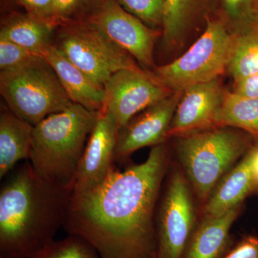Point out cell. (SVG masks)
Here are the masks:
<instances>
[{
    "label": "cell",
    "instance_id": "cell-20",
    "mask_svg": "<svg viewBox=\"0 0 258 258\" xmlns=\"http://www.w3.org/2000/svg\"><path fill=\"white\" fill-rule=\"evenodd\" d=\"M215 127L240 129L258 142V98H249L226 90Z\"/></svg>",
    "mask_w": 258,
    "mask_h": 258
},
{
    "label": "cell",
    "instance_id": "cell-3",
    "mask_svg": "<svg viewBox=\"0 0 258 258\" xmlns=\"http://www.w3.org/2000/svg\"><path fill=\"white\" fill-rule=\"evenodd\" d=\"M99 113L72 103L34 125L29 161L36 174L73 191L87 139Z\"/></svg>",
    "mask_w": 258,
    "mask_h": 258
},
{
    "label": "cell",
    "instance_id": "cell-6",
    "mask_svg": "<svg viewBox=\"0 0 258 258\" xmlns=\"http://www.w3.org/2000/svg\"><path fill=\"white\" fill-rule=\"evenodd\" d=\"M0 92L10 111L32 125L73 103L43 57L13 71H2Z\"/></svg>",
    "mask_w": 258,
    "mask_h": 258
},
{
    "label": "cell",
    "instance_id": "cell-32",
    "mask_svg": "<svg viewBox=\"0 0 258 258\" xmlns=\"http://www.w3.org/2000/svg\"><path fill=\"white\" fill-rule=\"evenodd\" d=\"M257 145H258V142H257Z\"/></svg>",
    "mask_w": 258,
    "mask_h": 258
},
{
    "label": "cell",
    "instance_id": "cell-9",
    "mask_svg": "<svg viewBox=\"0 0 258 258\" xmlns=\"http://www.w3.org/2000/svg\"><path fill=\"white\" fill-rule=\"evenodd\" d=\"M88 23L130 54L144 70L152 71L157 66L154 47L162 32L148 27L125 11L116 0H105L98 5Z\"/></svg>",
    "mask_w": 258,
    "mask_h": 258
},
{
    "label": "cell",
    "instance_id": "cell-14",
    "mask_svg": "<svg viewBox=\"0 0 258 258\" xmlns=\"http://www.w3.org/2000/svg\"><path fill=\"white\" fill-rule=\"evenodd\" d=\"M225 91L221 78L185 89L171 121L169 139L216 128Z\"/></svg>",
    "mask_w": 258,
    "mask_h": 258
},
{
    "label": "cell",
    "instance_id": "cell-5",
    "mask_svg": "<svg viewBox=\"0 0 258 258\" xmlns=\"http://www.w3.org/2000/svg\"><path fill=\"white\" fill-rule=\"evenodd\" d=\"M234 35L220 16L209 20L198 38L181 55L151 72L173 92L220 79L227 71Z\"/></svg>",
    "mask_w": 258,
    "mask_h": 258
},
{
    "label": "cell",
    "instance_id": "cell-4",
    "mask_svg": "<svg viewBox=\"0 0 258 258\" xmlns=\"http://www.w3.org/2000/svg\"><path fill=\"white\" fill-rule=\"evenodd\" d=\"M174 139L179 165L202 208L219 181L257 143L250 134L232 127H217Z\"/></svg>",
    "mask_w": 258,
    "mask_h": 258
},
{
    "label": "cell",
    "instance_id": "cell-10",
    "mask_svg": "<svg viewBox=\"0 0 258 258\" xmlns=\"http://www.w3.org/2000/svg\"><path fill=\"white\" fill-rule=\"evenodd\" d=\"M105 111L109 112L119 129L149 107L173 93L159 82L151 71L123 70L112 75L104 85Z\"/></svg>",
    "mask_w": 258,
    "mask_h": 258
},
{
    "label": "cell",
    "instance_id": "cell-12",
    "mask_svg": "<svg viewBox=\"0 0 258 258\" xmlns=\"http://www.w3.org/2000/svg\"><path fill=\"white\" fill-rule=\"evenodd\" d=\"M183 92H173L165 99L149 107L118 131L115 161L123 160L142 148L166 142L176 107Z\"/></svg>",
    "mask_w": 258,
    "mask_h": 258
},
{
    "label": "cell",
    "instance_id": "cell-8",
    "mask_svg": "<svg viewBox=\"0 0 258 258\" xmlns=\"http://www.w3.org/2000/svg\"><path fill=\"white\" fill-rule=\"evenodd\" d=\"M54 45L103 88L115 73L142 69L130 54L89 23L66 27Z\"/></svg>",
    "mask_w": 258,
    "mask_h": 258
},
{
    "label": "cell",
    "instance_id": "cell-1",
    "mask_svg": "<svg viewBox=\"0 0 258 258\" xmlns=\"http://www.w3.org/2000/svg\"><path fill=\"white\" fill-rule=\"evenodd\" d=\"M167 142L144 162L113 167L99 184L71 195L63 228L96 249L100 258H157L155 215L171 166Z\"/></svg>",
    "mask_w": 258,
    "mask_h": 258
},
{
    "label": "cell",
    "instance_id": "cell-30",
    "mask_svg": "<svg viewBox=\"0 0 258 258\" xmlns=\"http://www.w3.org/2000/svg\"><path fill=\"white\" fill-rule=\"evenodd\" d=\"M252 154H253V157H252V167H253L254 174H255L256 177H257L258 180V145L257 143L252 148Z\"/></svg>",
    "mask_w": 258,
    "mask_h": 258
},
{
    "label": "cell",
    "instance_id": "cell-28",
    "mask_svg": "<svg viewBox=\"0 0 258 258\" xmlns=\"http://www.w3.org/2000/svg\"><path fill=\"white\" fill-rule=\"evenodd\" d=\"M232 92L249 98H258V72L234 82Z\"/></svg>",
    "mask_w": 258,
    "mask_h": 258
},
{
    "label": "cell",
    "instance_id": "cell-19",
    "mask_svg": "<svg viewBox=\"0 0 258 258\" xmlns=\"http://www.w3.org/2000/svg\"><path fill=\"white\" fill-rule=\"evenodd\" d=\"M53 29L52 21L40 20L30 15H14L2 25L0 38L41 55L42 51L51 44Z\"/></svg>",
    "mask_w": 258,
    "mask_h": 258
},
{
    "label": "cell",
    "instance_id": "cell-26",
    "mask_svg": "<svg viewBox=\"0 0 258 258\" xmlns=\"http://www.w3.org/2000/svg\"><path fill=\"white\" fill-rule=\"evenodd\" d=\"M221 258H258V236H242Z\"/></svg>",
    "mask_w": 258,
    "mask_h": 258
},
{
    "label": "cell",
    "instance_id": "cell-16",
    "mask_svg": "<svg viewBox=\"0 0 258 258\" xmlns=\"http://www.w3.org/2000/svg\"><path fill=\"white\" fill-rule=\"evenodd\" d=\"M41 55L55 71L73 103L91 111H105L106 96L104 88L93 82L52 44L42 51Z\"/></svg>",
    "mask_w": 258,
    "mask_h": 258
},
{
    "label": "cell",
    "instance_id": "cell-15",
    "mask_svg": "<svg viewBox=\"0 0 258 258\" xmlns=\"http://www.w3.org/2000/svg\"><path fill=\"white\" fill-rule=\"evenodd\" d=\"M252 149L219 181L202 208L201 218L222 215L243 205L249 197L258 195V180L252 167Z\"/></svg>",
    "mask_w": 258,
    "mask_h": 258
},
{
    "label": "cell",
    "instance_id": "cell-17",
    "mask_svg": "<svg viewBox=\"0 0 258 258\" xmlns=\"http://www.w3.org/2000/svg\"><path fill=\"white\" fill-rule=\"evenodd\" d=\"M243 206L236 207L217 216L202 217L182 258H221L235 244L230 229Z\"/></svg>",
    "mask_w": 258,
    "mask_h": 258
},
{
    "label": "cell",
    "instance_id": "cell-21",
    "mask_svg": "<svg viewBox=\"0 0 258 258\" xmlns=\"http://www.w3.org/2000/svg\"><path fill=\"white\" fill-rule=\"evenodd\" d=\"M233 35L227 72L236 82L258 72V28Z\"/></svg>",
    "mask_w": 258,
    "mask_h": 258
},
{
    "label": "cell",
    "instance_id": "cell-2",
    "mask_svg": "<svg viewBox=\"0 0 258 258\" xmlns=\"http://www.w3.org/2000/svg\"><path fill=\"white\" fill-rule=\"evenodd\" d=\"M0 191V258H32L63 227L72 189L42 179L29 160Z\"/></svg>",
    "mask_w": 258,
    "mask_h": 258
},
{
    "label": "cell",
    "instance_id": "cell-31",
    "mask_svg": "<svg viewBox=\"0 0 258 258\" xmlns=\"http://www.w3.org/2000/svg\"><path fill=\"white\" fill-rule=\"evenodd\" d=\"M91 1L93 2V3H98V4L101 5L102 3L105 1V0H91Z\"/></svg>",
    "mask_w": 258,
    "mask_h": 258
},
{
    "label": "cell",
    "instance_id": "cell-11",
    "mask_svg": "<svg viewBox=\"0 0 258 258\" xmlns=\"http://www.w3.org/2000/svg\"><path fill=\"white\" fill-rule=\"evenodd\" d=\"M219 16V0H166L163 47L176 58L203 33L209 20Z\"/></svg>",
    "mask_w": 258,
    "mask_h": 258
},
{
    "label": "cell",
    "instance_id": "cell-22",
    "mask_svg": "<svg viewBox=\"0 0 258 258\" xmlns=\"http://www.w3.org/2000/svg\"><path fill=\"white\" fill-rule=\"evenodd\" d=\"M220 17L233 35L258 28V0H219Z\"/></svg>",
    "mask_w": 258,
    "mask_h": 258
},
{
    "label": "cell",
    "instance_id": "cell-23",
    "mask_svg": "<svg viewBox=\"0 0 258 258\" xmlns=\"http://www.w3.org/2000/svg\"><path fill=\"white\" fill-rule=\"evenodd\" d=\"M32 258H100L96 249L82 237L71 235L53 240Z\"/></svg>",
    "mask_w": 258,
    "mask_h": 258
},
{
    "label": "cell",
    "instance_id": "cell-13",
    "mask_svg": "<svg viewBox=\"0 0 258 258\" xmlns=\"http://www.w3.org/2000/svg\"><path fill=\"white\" fill-rule=\"evenodd\" d=\"M119 127L107 111L100 112L80 161L73 193H80L99 184L113 169Z\"/></svg>",
    "mask_w": 258,
    "mask_h": 258
},
{
    "label": "cell",
    "instance_id": "cell-24",
    "mask_svg": "<svg viewBox=\"0 0 258 258\" xmlns=\"http://www.w3.org/2000/svg\"><path fill=\"white\" fill-rule=\"evenodd\" d=\"M118 4L152 29H162L166 0H116Z\"/></svg>",
    "mask_w": 258,
    "mask_h": 258
},
{
    "label": "cell",
    "instance_id": "cell-27",
    "mask_svg": "<svg viewBox=\"0 0 258 258\" xmlns=\"http://www.w3.org/2000/svg\"><path fill=\"white\" fill-rule=\"evenodd\" d=\"M28 10L30 16L51 21L55 17L52 0H18Z\"/></svg>",
    "mask_w": 258,
    "mask_h": 258
},
{
    "label": "cell",
    "instance_id": "cell-7",
    "mask_svg": "<svg viewBox=\"0 0 258 258\" xmlns=\"http://www.w3.org/2000/svg\"><path fill=\"white\" fill-rule=\"evenodd\" d=\"M171 166L156 210L157 258H182L198 223L189 182L179 164Z\"/></svg>",
    "mask_w": 258,
    "mask_h": 258
},
{
    "label": "cell",
    "instance_id": "cell-18",
    "mask_svg": "<svg viewBox=\"0 0 258 258\" xmlns=\"http://www.w3.org/2000/svg\"><path fill=\"white\" fill-rule=\"evenodd\" d=\"M34 125L8 109L0 115V178L15 169L19 161L29 160Z\"/></svg>",
    "mask_w": 258,
    "mask_h": 258
},
{
    "label": "cell",
    "instance_id": "cell-29",
    "mask_svg": "<svg viewBox=\"0 0 258 258\" xmlns=\"http://www.w3.org/2000/svg\"><path fill=\"white\" fill-rule=\"evenodd\" d=\"M79 0H52L54 15L62 16L70 13L79 3Z\"/></svg>",
    "mask_w": 258,
    "mask_h": 258
},
{
    "label": "cell",
    "instance_id": "cell-25",
    "mask_svg": "<svg viewBox=\"0 0 258 258\" xmlns=\"http://www.w3.org/2000/svg\"><path fill=\"white\" fill-rule=\"evenodd\" d=\"M41 57L42 55L34 53L14 42L0 38L1 72L18 69Z\"/></svg>",
    "mask_w": 258,
    "mask_h": 258
}]
</instances>
